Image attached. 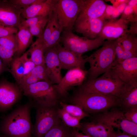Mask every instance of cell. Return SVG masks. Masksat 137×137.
Returning <instances> with one entry per match:
<instances>
[{"mask_svg": "<svg viewBox=\"0 0 137 137\" xmlns=\"http://www.w3.org/2000/svg\"><path fill=\"white\" fill-rule=\"evenodd\" d=\"M9 72H10L18 84L24 76V63L21 56L15 57L11 62Z\"/></svg>", "mask_w": 137, "mask_h": 137, "instance_id": "83f0119b", "label": "cell"}, {"mask_svg": "<svg viewBox=\"0 0 137 137\" xmlns=\"http://www.w3.org/2000/svg\"><path fill=\"white\" fill-rule=\"evenodd\" d=\"M124 83L111 68L99 77L84 81L77 90L113 95L118 97Z\"/></svg>", "mask_w": 137, "mask_h": 137, "instance_id": "277c9868", "label": "cell"}, {"mask_svg": "<svg viewBox=\"0 0 137 137\" xmlns=\"http://www.w3.org/2000/svg\"><path fill=\"white\" fill-rule=\"evenodd\" d=\"M128 3H125L122 4L116 8L120 13L121 14L124 11Z\"/></svg>", "mask_w": 137, "mask_h": 137, "instance_id": "7dc6e473", "label": "cell"}, {"mask_svg": "<svg viewBox=\"0 0 137 137\" xmlns=\"http://www.w3.org/2000/svg\"><path fill=\"white\" fill-rule=\"evenodd\" d=\"M84 2V0H54V7L62 32H73Z\"/></svg>", "mask_w": 137, "mask_h": 137, "instance_id": "8992f818", "label": "cell"}, {"mask_svg": "<svg viewBox=\"0 0 137 137\" xmlns=\"http://www.w3.org/2000/svg\"><path fill=\"white\" fill-rule=\"evenodd\" d=\"M116 40H107L101 47L85 58L90 65L87 71L88 80L97 78L111 68L116 56Z\"/></svg>", "mask_w": 137, "mask_h": 137, "instance_id": "3957f363", "label": "cell"}, {"mask_svg": "<svg viewBox=\"0 0 137 137\" xmlns=\"http://www.w3.org/2000/svg\"><path fill=\"white\" fill-rule=\"evenodd\" d=\"M54 0H42L23 9L22 14L26 19L38 16H48L54 9Z\"/></svg>", "mask_w": 137, "mask_h": 137, "instance_id": "7402d4cb", "label": "cell"}, {"mask_svg": "<svg viewBox=\"0 0 137 137\" xmlns=\"http://www.w3.org/2000/svg\"><path fill=\"white\" fill-rule=\"evenodd\" d=\"M137 5V0H129L128 5L131 7H132L134 5Z\"/></svg>", "mask_w": 137, "mask_h": 137, "instance_id": "681fc988", "label": "cell"}, {"mask_svg": "<svg viewBox=\"0 0 137 137\" xmlns=\"http://www.w3.org/2000/svg\"><path fill=\"white\" fill-rule=\"evenodd\" d=\"M73 137H92L79 132L76 129H74L73 134Z\"/></svg>", "mask_w": 137, "mask_h": 137, "instance_id": "ee69618b", "label": "cell"}, {"mask_svg": "<svg viewBox=\"0 0 137 137\" xmlns=\"http://www.w3.org/2000/svg\"><path fill=\"white\" fill-rule=\"evenodd\" d=\"M74 129L67 126L61 121L48 131L43 137H73Z\"/></svg>", "mask_w": 137, "mask_h": 137, "instance_id": "484cf974", "label": "cell"}, {"mask_svg": "<svg viewBox=\"0 0 137 137\" xmlns=\"http://www.w3.org/2000/svg\"><path fill=\"white\" fill-rule=\"evenodd\" d=\"M9 70L8 68L4 64L0 58V75L4 72L9 71Z\"/></svg>", "mask_w": 137, "mask_h": 137, "instance_id": "bcb514c9", "label": "cell"}, {"mask_svg": "<svg viewBox=\"0 0 137 137\" xmlns=\"http://www.w3.org/2000/svg\"><path fill=\"white\" fill-rule=\"evenodd\" d=\"M111 68L124 83L137 81V57L114 61Z\"/></svg>", "mask_w": 137, "mask_h": 137, "instance_id": "2e32d148", "label": "cell"}, {"mask_svg": "<svg viewBox=\"0 0 137 137\" xmlns=\"http://www.w3.org/2000/svg\"><path fill=\"white\" fill-rule=\"evenodd\" d=\"M28 54L27 52L20 56L24 63V72L23 76L29 74L36 66L30 58L28 57Z\"/></svg>", "mask_w": 137, "mask_h": 137, "instance_id": "836d02e7", "label": "cell"}, {"mask_svg": "<svg viewBox=\"0 0 137 137\" xmlns=\"http://www.w3.org/2000/svg\"><path fill=\"white\" fill-rule=\"evenodd\" d=\"M18 29L16 27L5 26L0 24V38L16 34Z\"/></svg>", "mask_w": 137, "mask_h": 137, "instance_id": "f35d334b", "label": "cell"}, {"mask_svg": "<svg viewBox=\"0 0 137 137\" xmlns=\"http://www.w3.org/2000/svg\"><path fill=\"white\" fill-rule=\"evenodd\" d=\"M106 4L102 0H84L77 17L98 18L102 17Z\"/></svg>", "mask_w": 137, "mask_h": 137, "instance_id": "44dd1931", "label": "cell"}, {"mask_svg": "<svg viewBox=\"0 0 137 137\" xmlns=\"http://www.w3.org/2000/svg\"><path fill=\"white\" fill-rule=\"evenodd\" d=\"M115 50L116 58L114 61L119 62L122 61L124 49L119 38L116 40Z\"/></svg>", "mask_w": 137, "mask_h": 137, "instance_id": "ab89813d", "label": "cell"}, {"mask_svg": "<svg viewBox=\"0 0 137 137\" xmlns=\"http://www.w3.org/2000/svg\"><path fill=\"white\" fill-rule=\"evenodd\" d=\"M53 47L57 55L62 69L69 70L79 67L86 70L85 64L87 62L85 58L65 48L60 43Z\"/></svg>", "mask_w": 137, "mask_h": 137, "instance_id": "9a60e30c", "label": "cell"}, {"mask_svg": "<svg viewBox=\"0 0 137 137\" xmlns=\"http://www.w3.org/2000/svg\"><path fill=\"white\" fill-rule=\"evenodd\" d=\"M23 93L18 84L0 80V112L10 109L21 99Z\"/></svg>", "mask_w": 137, "mask_h": 137, "instance_id": "7c38bea8", "label": "cell"}, {"mask_svg": "<svg viewBox=\"0 0 137 137\" xmlns=\"http://www.w3.org/2000/svg\"><path fill=\"white\" fill-rule=\"evenodd\" d=\"M61 107L65 111L72 116L82 119L88 116L89 115L85 112L79 106L75 105L68 104L61 101L59 102Z\"/></svg>", "mask_w": 137, "mask_h": 137, "instance_id": "f546056e", "label": "cell"}, {"mask_svg": "<svg viewBox=\"0 0 137 137\" xmlns=\"http://www.w3.org/2000/svg\"><path fill=\"white\" fill-rule=\"evenodd\" d=\"M120 19L128 23L137 22V17L135 16L132 7L128 5L126 7Z\"/></svg>", "mask_w": 137, "mask_h": 137, "instance_id": "e575fe53", "label": "cell"}, {"mask_svg": "<svg viewBox=\"0 0 137 137\" xmlns=\"http://www.w3.org/2000/svg\"><path fill=\"white\" fill-rule=\"evenodd\" d=\"M124 114L127 119L137 124V106L128 109Z\"/></svg>", "mask_w": 137, "mask_h": 137, "instance_id": "74e56055", "label": "cell"}, {"mask_svg": "<svg viewBox=\"0 0 137 137\" xmlns=\"http://www.w3.org/2000/svg\"><path fill=\"white\" fill-rule=\"evenodd\" d=\"M57 112L59 118L66 126L77 130L80 128L81 119L72 116L61 108L58 109Z\"/></svg>", "mask_w": 137, "mask_h": 137, "instance_id": "f1b7e54d", "label": "cell"}, {"mask_svg": "<svg viewBox=\"0 0 137 137\" xmlns=\"http://www.w3.org/2000/svg\"><path fill=\"white\" fill-rule=\"evenodd\" d=\"M31 101L17 107L4 117L0 124V132L7 137H32V127Z\"/></svg>", "mask_w": 137, "mask_h": 137, "instance_id": "6da1fadb", "label": "cell"}, {"mask_svg": "<svg viewBox=\"0 0 137 137\" xmlns=\"http://www.w3.org/2000/svg\"><path fill=\"white\" fill-rule=\"evenodd\" d=\"M80 124L78 130L92 137H114L116 133L113 128L102 122L94 121Z\"/></svg>", "mask_w": 137, "mask_h": 137, "instance_id": "ac0fdd59", "label": "cell"}, {"mask_svg": "<svg viewBox=\"0 0 137 137\" xmlns=\"http://www.w3.org/2000/svg\"><path fill=\"white\" fill-rule=\"evenodd\" d=\"M105 40L100 37L90 39L78 36L73 32L63 31L60 43L65 48L77 55L82 56L83 54L102 46Z\"/></svg>", "mask_w": 137, "mask_h": 137, "instance_id": "ba28073f", "label": "cell"}, {"mask_svg": "<svg viewBox=\"0 0 137 137\" xmlns=\"http://www.w3.org/2000/svg\"><path fill=\"white\" fill-rule=\"evenodd\" d=\"M45 64L51 83L58 84L62 80L61 65L57 55L53 47L44 53Z\"/></svg>", "mask_w": 137, "mask_h": 137, "instance_id": "d6986e66", "label": "cell"}, {"mask_svg": "<svg viewBox=\"0 0 137 137\" xmlns=\"http://www.w3.org/2000/svg\"><path fill=\"white\" fill-rule=\"evenodd\" d=\"M41 81L51 83L45 64L36 65L29 74L23 77L18 85L21 90L29 85Z\"/></svg>", "mask_w": 137, "mask_h": 137, "instance_id": "603a6c76", "label": "cell"}, {"mask_svg": "<svg viewBox=\"0 0 137 137\" xmlns=\"http://www.w3.org/2000/svg\"><path fill=\"white\" fill-rule=\"evenodd\" d=\"M88 71L79 67H76L68 70L60 82L55 84L56 89L61 100L68 95V90L74 87L81 86L85 81Z\"/></svg>", "mask_w": 137, "mask_h": 137, "instance_id": "30bf717a", "label": "cell"}, {"mask_svg": "<svg viewBox=\"0 0 137 137\" xmlns=\"http://www.w3.org/2000/svg\"><path fill=\"white\" fill-rule=\"evenodd\" d=\"M15 51L6 48L0 45V58L4 64L10 67Z\"/></svg>", "mask_w": 137, "mask_h": 137, "instance_id": "4dcf8cb0", "label": "cell"}, {"mask_svg": "<svg viewBox=\"0 0 137 137\" xmlns=\"http://www.w3.org/2000/svg\"><path fill=\"white\" fill-rule=\"evenodd\" d=\"M94 121L104 123L133 137H137V124L127 119L124 113L120 110L105 112L98 115Z\"/></svg>", "mask_w": 137, "mask_h": 137, "instance_id": "9c48e42d", "label": "cell"}, {"mask_svg": "<svg viewBox=\"0 0 137 137\" xmlns=\"http://www.w3.org/2000/svg\"><path fill=\"white\" fill-rule=\"evenodd\" d=\"M30 59L36 65L45 64L44 45L41 39L37 38L27 51Z\"/></svg>", "mask_w": 137, "mask_h": 137, "instance_id": "d4e9b609", "label": "cell"}, {"mask_svg": "<svg viewBox=\"0 0 137 137\" xmlns=\"http://www.w3.org/2000/svg\"><path fill=\"white\" fill-rule=\"evenodd\" d=\"M31 102L36 109L35 121L32 134L33 137H43L50 130L61 122L57 112L58 108L56 106L44 105Z\"/></svg>", "mask_w": 137, "mask_h": 137, "instance_id": "52a82bcc", "label": "cell"}, {"mask_svg": "<svg viewBox=\"0 0 137 137\" xmlns=\"http://www.w3.org/2000/svg\"><path fill=\"white\" fill-rule=\"evenodd\" d=\"M23 94L32 99L33 103L56 106L61 99L55 84L41 81L29 85L21 90Z\"/></svg>", "mask_w": 137, "mask_h": 137, "instance_id": "5b68a950", "label": "cell"}, {"mask_svg": "<svg viewBox=\"0 0 137 137\" xmlns=\"http://www.w3.org/2000/svg\"><path fill=\"white\" fill-rule=\"evenodd\" d=\"M23 9L14 5L10 0H0V24L18 28Z\"/></svg>", "mask_w": 137, "mask_h": 137, "instance_id": "5bb4252c", "label": "cell"}, {"mask_svg": "<svg viewBox=\"0 0 137 137\" xmlns=\"http://www.w3.org/2000/svg\"><path fill=\"white\" fill-rule=\"evenodd\" d=\"M114 137H133L131 135L125 133L121 131V130H117L116 133Z\"/></svg>", "mask_w": 137, "mask_h": 137, "instance_id": "f6af8a7d", "label": "cell"}, {"mask_svg": "<svg viewBox=\"0 0 137 137\" xmlns=\"http://www.w3.org/2000/svg\"><path fill=\"white\" fill-rule=\"evenodd\" d=\"M47 16H38L29 18L21 21L20 26L29 29L35 26Z\"/></svg>", "mask_w": 137, "mask_h": 137, "instance_id": "d590c367", "label": "cell"}, {"mask_svg": "<svg viewBox=\"0 0 137 137\" xmlns=\"http://www.w3.org/2000/svg\"><path fill=\"white\" fill-rule=\"evenodd\" d=\"M121 14L116 8H115L112 16V19H116Z\"/></svg>", "mask_w": 137, "mask_h": 137, "instance_id": "c3c4849f", "label": "cell"}, {"mask_svg": "<svg viewBox=\"0 0 137 137\" xmlns=\"http://www.w3.org/2000/svg\"><path fill=\"white\" fill-rule=\"evenodd\" d=\"M104 20L102 18L77 17L73 31L89 39H94L98 37L100 32Z\"/></svg>", "mask_w": 137, "mask_h": 137, "instance_id": "4fadbf2b", "label": "cell"}, {"mask_svg": "<svg viewBox=\"0 0 137 137\" xmlns=\"http://www.w3.org/2000/svg\"><path fill=\"white\" fill-rule=\"evenodd\" d=\"M0 137H7L1 134V135H0Z\"/></svg>", "mask_w": 137, "mask_h": 137, "instance_id": "f907efd6", "label": "cell"}, {"mask_svg": "<svg viewBox=\"0 0 137 137\" xmlns=\"http://www.w3.org/2000/svg\"><path fill=\"white\" fill-rule=\"evenodd\" d=\"M62 101H67L71 104L78 106L88 114L106 110L119 103L118 98L114 95L86 93L77 90Z\"/></svg>", "mask_w": 137, "mask_h": 137, "instance_id": "7a4b0ae2", "label": "cell"}, {"mask_svg": "<svg viewBox=\"0 0 137 137\" xmlns=\"http://www.w3.org/2000/svg\"><path fill=\"white\" fill-rule=\"evenodd\" d=\"M119 39L123 46L124 52L131 53L137 56L136 35L126 33Z\"/></svg>", "mask_w": 137, "mask_h": 137, "instance_id": "4316f807", "label": "cell"}, {"mask_svg": "<svg viewBox=\"0 0 137 137\" xmlns=\"http://www.w3.org/2000/svg\"><path fill=\"white\" fill-rule=\"evenodd\" d=\"M0 45L3 47L16 52L17 44L15 35L13 34L0 38Z\"/></svg>", "mask_w": 137, "mask_h": 137, "instance_id": "1f68e13d", "label": "cell"}, {"mask_svg": "<svg viewBox=\"0 0 137 137\" xmlns=\"http://www.w3.org/2000/svg\"><path fill=\"white\" fill-rule=\"evenodd\" d=\"M128 24L120 18L104 20L102 29L98 37L105 40L117 39L127 32Z\"/></svg>", "mask_w": 137, "mask_h": 137, "instance_id": "e0dca14e", "label": "cell"}, {"mask_svg": "<svg viewBox=\"0 0 137 137\" xmlns=\"http://www.w3.org/2000/svg\"><path fill=\"white\" fill-rule=\"evenodd\" d=\"M129 23L130 24V29L128 30L126 33L136 35L137 34V22H130Z\"/></svg>", "mask_w": 137, "mask_h": 137, "instance_id": "b9f144b4", "label": "cell"}, {"mask_svg": "<svg viewBox=\"0 0 137 137\" xmlns=\"http://www.w3.org/2000/svg\"><path fill=\"white\" fill-rule=\"evenodd\" d=\"M48 20V16L35 26L29 28L30 32L33 36L36 37L38 38H42Z\"/></svg>", "mask_w": 137, "mask_h": 137, "instance_id": "d6a6232c", "label": "cell"}, {"mask_svg": "<svg viewBox=\"0 0 137 137\" xmlns=\"http://www.w3.org/2000/svg\"><path fill=\"white\" fill-rule=\"evenodd\" d=\"M42 0H10L14 5L23 9L41 2Z\"/></svg>", "mask_w": 137, "mask_h": 137, "instance_id": "8d00e7d4", "label": "cell"}, {"mask_svg": "<svg viewBox=\"0 0 137 137\" xmlns=\"http://www.w3.org/2000/svg\"><path fill=\"white\" fill-rule=\"evenodd\" d=\"M62 29L59 24L56 12L54 8L48 16V20L41 39L45 52L60 43Z\"/></svg>", "mask_w": 137, "mask_h": 137, "instance_id": "8fae6325", "label": "cell"}, {"mask_svg": "<svg viewBox=\"0 0 137 137\" xmlns=\"http://www.w3.org/2000/svg\"><path fill=\"white\" fill-rule=\"evenodd\" d=\"M119 103L128 109L137 106V81L125 83L118 97Z\"/></svg>", "mask_w": 137, "mask_h": 137, "instance_id": "ffe728a7", "label": "cell"}, {"mask_svg": "<svg viewBox=\"0 0 137 137\" xmlns=\"http://www.w3.org/2000/svg\"><path fill=\"white\" fill-rule=\"evenodd\" d=\"M115 8L112 6L106 4V9L101 18L104 20L112 19V16Z\"/></svg>", "mask_w": 137, "mask_h": 137, "instance_id": "60d3db41", "label": "cell"}, {"mask_svg": "<svg viewBox=\"0 0 137 137\" xmlns=\"http://www.w3.org/2000/svg\"><path fill=\"white\" fill-rule=\"evenodd\" d=\"M19 30L15 34L17 48L14 54L16 57L23 55L26 49L33 42V36L29 29L22 26L18 28Z\"/></svg>", "mask_w": 137, "mask_h": 137, "instance_id": "cb8c5ba5", "label": "cell"}, {"mask_svg": "<svg viewBox=\"0 0 137 137\" xmlns=\"http://www.w3.org/2000/svg\"><path fill=\"white\" fill-rule=\"evenodd\" d=\"M113 5L112 6L115 8L121 4L125 3H128L129 0H108Z\"/></svg>", "mask_w": 137, "mask_h": 137, "instance_id": "7bdbcfd3", "label": "cell"}]
</instances>
